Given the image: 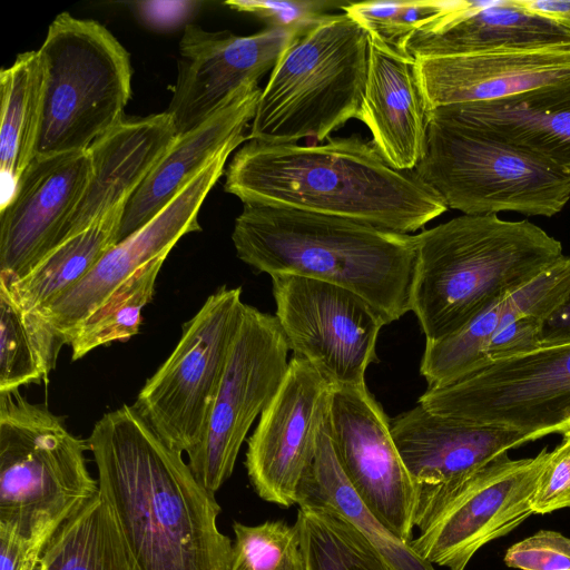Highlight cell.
<instances>
[{"label":"cell","mask_w":570,"mask_h":570,"mask_svg":"<svg viewBox=\"0 0 570 570\" xmlns=\"http://www.w3.org/2000/svg\"><path fill=\"white\" fill-rule=\"evenodd\" d=\"M88 443L140 570H229L233 542L218 529L215 494L134 405L104 414Z\"/></svg>","instance_id":"1"},{"label":"cell","mask_w":570,"mask_h":570,"mask_svg":"<svg viewBox=\"0 0 570 570\" xmlns=\"http://www.w3.org/2000/svg\"><path fill=\"white\" fill-rule=\"evenodd\" d=\"M224 189L243 204L336 216L401 234L448 209L414 170L393 168L357 136L309 146L250 140L229 163Z\"/></svg>","instance_id":"2"},{"label":"cell","mask_w":570,"mask_h":570,"mask_svg":"<svg viewBox=\"0 0 570 570\" xmlns=\"http://www.w3.org/2000/svg\"><path fill=\"white\" fill-rule=\"evenodd\" d=\"M232 239L238 258L258 272L346 288L371 304L386 324L411 311L414 235L318 213L244 204Z\"/></svg>","instance_id":"3"},{"label":"cell","mask_w":570,"mask_h":570,"mask_svg":"<svg viewBox=\"0 0 570 570\" xmlns=\"http://www.w3.org/2000/svg\"><path fill=\"white\" fill-rule=\"evenodd\" d=\"M414 237L411 311L426 342L458 332L563 257L541 227L497 214H463Z\"/></svg>","instance_id":"4"},{"label":"cell","mask_w":570,"mask_h":570,"mask_svg":"<svg viewBox=\"0 0 570 570\" xmlns=\"http://www.w3.org/2000/svg\"><path fill=\"white\" fill-rule=\"evenodd\" d=\"M370 36L347 13H332L295 37L262 89L248 140L317 141L358 119Z\"/></svg>","instance_id":"5"},{"label":"cell","mask_w":570,"mask_h":570,"mask_svg":"<svg viewBox=\"0 0 570 570\" xmlns=\"http://www.w3.org/2000/svg\"><path fill=\"white\" fill-rule=\"evenodd\" d=\"M87 450L62 416L19 390L0 392V523L47 541L99 491Z\"/></svg>","instance_id":"6"},{"label":"cell","mask_w":570,"mask_h":570,"mask_svg":"<svg viewBox=\"0 0 570 570\" xmlns=\"http://www.w3.org/2000/svg\"><path fill=\"white\" fill-rule=\"evenodd\" d=\"M414 173L465 215L552 217L570 199V175L436 110L428 111L425 155Z\"/></svg>","instance_id":"7"},{"label":"cell","mask_w":570,"mask_h":570,"mask_svg":"<svg viewBox=\"0 0 570 570\" xmlns=\"http://www.w3.org/2000/svg\"><path fill=\"white\" fill-rule=\"evenodd\" d=\"M39 50L47 80L36 157L86 151L125 119L130 56L101 23L68 12L51 22Z\"/></svg>","instance_id":"8"},{"label":"cell","mask_w":570,"mask_h":570,"mask_svg":"<svg viewBox=\"0 0 570 570\" xmlns=\"http://www.w3.org/2000/svg\"><path fill=\"white\" fill-rule=\"evenodd\" d=\"M549 451L513 460L504 453L469 476L421 488L412 549L431 564L465 570L487 543L533 514L532 499Z\"/></svg>","instance_id":"9"},{"label":"cell","mask_w":570,"mask_h":570,"mask_svg":"<svg viewBox=\"0 0 570 570\" xmlns=\"http://www.w3.org/2000/svg\"><path fill=\"white\" fill-rule=\"evenodd\" d=\"M240 287H219L184 324L181 337L138 393L135 407L170 448L188 455L203 443L245 304Z\"/></svg>","instance_id":"10"},{"label":"cell","mask_w":570,"mask_h":570,"mask_svg":"<svg viewBox=\"0 0 570 570\" xmlns=\"http://www.w3.org/2000/svg\"><path fill=\"white\" fill-rule=\"evenodd\" d=\"M417 402L434 414L517 431L530 441L563 433L570 424V343L497 361L428 387Z\"/></svg>","instance_id":"11"},{"label":"cell","mask_w":570,"mask_h":570,"mask_svg":"<svg viewBox=\"0 0 570 570\" xmlns=\"http://www.w3.org/2000/svg\"><path fill=\"white\" fill-rule=\"evenodd\" d=\"M288 352L276 316L245 304L204 441L188 455L191 472L210 493L232 475L249 428L282 385Z\"/></svg>","instance_id":"12"},{"label":"cell","mask_w":570,"mask_h":570,"mask_svg":"<svg viewBox=\"0 0 570 570\" xmlns=\"http://www.w3.org/2000/svg\"><path fill=\"white\" fill-rule=\"evenodd\" d=\"M276 318L289 350L305 358L332 389L365 385L376 362L383 316L360 295L326 282L272 275Z\"/></svg>","instance_id":"13"},{"label":"cell","mask_w":570,"mask_h":570,"mask_svg":"<svg viewBox=\"0 0 570 570\" xmlns=\"http://www.w3.org/2000/svg\"><path fill=\"white\" fill-rule=\"evenodd\" d=\"M328 429L356 494L391 532L410 542L421 488L403 463L390 419L366 385L332 389Z\"/></svg>","instance_id":"14"},{"label":"cell","mask_w":570,"mask_h":570,"mask_svg":"<svg viewBox=\"0 0 570 570\" xmlns=\"http://www.w3.org/2000/svg\"><path fill=\"white\" fill-rule=\"evenodd\" d=\"M331 392L322 375L294 354L247 441V474L263 500L285 508L296 504L298 487L316 453Z\"/></svg>","instance_id":"15"},{"label":"cell","mask_w":570,"mask_h":570,"mask_svg":"<svg viewBox=\"0 0 570 570\" xmlns=\"http://www.w3.org/2000/svg\"><path fill=\"white\" fill-rule=\"evenodd\" d=\"M297 36L277 28L236 36L194 24L185 27L179 42L177 79L166 110L177 136L207 121L245 85L258 82Z\"/></svg>","instance_id":"16"},{"label":"cell","mask_w":570,"mask_h":570,"mask_svg":"<svg viewBox=\"0 0 570 570\" xmlns=\"http://www.w3.org/2000/svg\"><path fill=\"white\" fill-rule=\"evenodd\" d=\"M235 149L220 153L153 219L114 245L75 286L35 308L68 344L77 326L145 264L168 256L186 234L199 232V209Z\"/></svg>","instance_id":"17"},{"label":"cell","mask_w":570,"mask_h":570,"mask_svg":"<svg viewBox=\"0 0 570 570\" xmlns=\"http://www.w3.org/2000/svg\"><path fill=\"white\" fill-rule=\"evenodd\" d=\"M92 175L91 157L70 151L36 157L0 208V281L26 276L59 245Z\"/></svg>","instance_id":"18"},{"label":"cell","mask_w":570,"mask_h":570,"mask_svg":"<svg viewBox=\"0 0 570 570\" xmlns=\"http://www.w3.org/2000/svg\"><path fill=\"white\" fill-rule=\"evenodd\" d=\"M570 46V29L508 1H453L412 32L402 51L415 58L541 50Z\"/></svg>","instance_id":"19"},{"label":"cell","mask_w":570,"mask_h":570,"mask_svg":"<svg viewBox=\"0 0 570 570\" xmlns=\"http://www.w3.org/2000/svg\"><path fill=\"white\" fill-rule=\"evenodd\" d=\"M415 73L426 111L497 100L570 81V46L415 58Z\"/></svg>","instance_id":"20"},{"label":"cell","mask_w":570,"mask_h":570,"mask_svg":"<svg viewBox=\"0 0 570 570\" xmlns=\"http://www.w3.org/2000/svg\"><path fill=\"white\" fill-rule=\"evenodd\" d=\"M390 424L403 463L420 488L462 480L510 449L531 442L523 433L441 416L419 403Z\"/></svg>","instance_id":"21"},{"label":"cell","mask_w":570,"mask_h":570,"mask_svg":"<svg viewBox=\"0 0 570 570\" xmlns=\"http://www.w3.org/2000/svg\"><path fill=\"white\" fill-rule=\"evenodd\" d=\"M262 89L245 85L214 116L175 141L125 205L118 242L153 219L220 153L247 140L244 130L254 119Z\"/></svg>","instance_id":"22"},{"label":"cell","mask_w":570,"mask_h":570,"mask_svg":"<svg viewBox=\"0 0 570 570\" xmlns=\"http://www.w3.org/2000/svg\"><path fill=\"white\" fill-rule=\"evenodd\" d=\"M176 137L173 118L164 111L124 119L96 140L88 149L92 161L90 181L61 232L59 245L124 207Z\"/></svg>","instance_id":"23"},{"label":"cell","mask_w":570,"mask_h":570,"mask_svg":"<svg viewBox=\"0 0 570 570\" xmlns=\"http://www.w3.org/2000/svg\"><path fill=\"white\" fill-rule=\"evenodd\" d=\"M358 120L395 169L412 171L425 155L428 111L415 59L370 37L367 73Z\"/></svg>","instance_id":"24"},{"label":"cell","mask_w":570,"mask_h":570,"mask_svg":"<svg viewBox=\"0 0 570 570\" xmlns=\"http://www.w3.org/2000/svg\"><path fill=\"white\" fill-rule=\"evenodd\" d=\"M570 295V257L499 298L458 332L426 342L420 372L429 387L451 384L473 372L482 347L527 317L547 320Z\"/></svg>","instance_id":"25"},{"label":"cell","mask_w":570,"mask_h":570,"mask_svg":"<svg viewBox=\"0 0 570 570\" xmlns=\"http://www.w3.org/2000/svg\"><path fill=\"white\" fill-rule=\"evenodd\" d=\"M432 110L475 126L570 175V81Z\"/></svg>","instance_id":"26"},{"label":"cell","mask_w":570,"mask_h":570,"mask_svg":"<svg viewBox=\"0 0 570 570\" xmlns=\"http://www.w3.org/2000/svg\"><path fill=\"white\" fill-rule=\"evenodd\" d=\"M47 65L40 50L18 55L1 70L0 173L1 206L37 156L40 136Z\"/></svg>","instance_id":"27"},{"label":"cell","mask_w":570,"mask_h":570,"mask_svg":"<svg viewBox=\"0 0 570 570\" xmlns=\"http://www.w3.org/2000/svg\"><path fill=\"white\" fill-rule=\"evenodd\" d=\"M296 504L338 512L394 570H435L433 564L416 554L410 542L391 532L356 494L336 456L328 429V412L321 428L314 460L298 487Z\"/></svg>","instance_id":"28"},{"label":"cell","mask_w":570,"mask_h":570,"mask_svg":"<svg viewBox=\"0 0 570 570\" xmlns=\"http://www.w3.org/2000/svg\"><path fill=\"white\" fill-rule=\"evenodd\" d=\"M40 564V570H140L99 491L51 534Z\"/></svg>","instance_id":"29"},{"label":"cell","mask_w":570,"mask_h":570,"mask_svg":"<svg viewBox=\"0 0 570 570\" xmlns=\"http://www.w3.org/2000/svg\"><path fill=\"white\" fill-rule=\"evenodd\" d=\"M124 208L110 212L61 243L22 278L11 284L0 281V286L23 309L41 307L62 295L79 283L118 243Z\"/></svg>","instance_id":"30"},{"label":"cell","mask_w":570,"mask_h":570,"mask_svg":"<svg viewBox=\"0 0 570 570\" xmlns=\"http://www.w3.org/2000/svg\"><path fill=\"white\" fill-rule=\"evenodd\" d=\"M65 344L37 309L21 308L0 286V392L46 380Z\"/></svg>","instance_id":"31"},{"label":"cell","mask_w":570,"mask_h":570,"mask_svg":"<svg viewBox=\"0 0 570 570\" xmlns=\"http://www.w3.org/2000/svg\"><path fill=\"white\" fill-rule=\"evenodd\" d=\"M295 525L306 570H394L351 522L332 509L299 507Z\"/></svg>","instance_id":"32"},{"label":"cell","mask_w":570,"mask_h":570,"mask_svg":"<svg viewBox=\"0 0 570 570\" xmlns=\"http://www.w3.org/2000/svg\"><path fill=\"white\" fill-rule=\"evenodd\" d=\"M166 257L159 256L141 266L77 326L68 342L72 361L138 333L141 312L153 299L156 278Z\"/></svg>","instance_id":"33"},{"label":"cell","mask_w":570,"mask_h":570,"mask_svg":"<svg viewBox=\"0 0 570 570\" xmlns=\"http://www.w3.org/2000/svg\"><path fill=\"white\" fill-rule=\"evenodd\" d=\"M229 570H306L295 523L266 521L257 525L234 522Z\"/></svg>","instance_id":"34"},{"label":"cell","mask_w":570,"mask_h":570,"mask_svg":"<svg viewBox=\"0 0 570 570\" xmlns=\"http://www.w3.org/2000/svg\"><path fill=\"white\" fill-rule=\"evenodd\" d=\"M453 1H364L348 2L342 10L374 38L402 51L407 37L445 12Z\"/></svg>","instance_id":"35"},{"label":"cell","mask_w":570,"mask_h":570,"mask_svg":"<svg viewBox=\"0 0 570 570\" xmlns=\"http://www.w3.org/2000/svg\"><path fill=\"white\" fill-rule=\"evenodd\" d=\"M350 1L333 0H230L225 4L264 20L268 28L302 35L316 26L333 10L343 9Z\"/></svg>","instance_id":"36"},{"label":"cell","mask_w":570,"mask_h":570,"mask_svg":"<svg viewBox=\"0 0 570 570\" xmlns=\"http://www.w3.org/2000/svg\"><path fill=\"white\" fill-rule=\"evenodd\" d=\"M504 562L521 570H570V538L541 530L510 547Z\"/></svg>","instance_id":"37"},{"label":"cell","mask_w":570,"mask_h":570,"mask_svg":"<svg viewBox=\"0 0 570 570\" xmlns=\"http://www.w3.org/2000/svg\"><path fill=\"white\" fill-rule=\"evenodd\" d=\"M566 508H570V429L562 433L561 443L549 453L532 499L535 514Z\"/></svg>","instance_id":"38"},{"label":"cell","mask_w":570,"mask_h":570,"mask_svg":"<svg viewBox=\"0 0 570 570\" xmlns=\"http://www.w3.org/2000/svg\"><path fill=\"white\" fill-rule=\"evenodd\" d=\"M47 541L27 539L10 525L0 523V570H40Z\"/></svg>","instance_id":"39"},{"label":"cell","mask_w":570,"mask_h":570,"mask_svg":"<svg viewBox=\"0 0 570 570\" xmlns=\"http://www.w3.org/2000/svg\"><path fill=\"white\" fill-rule=\"evenodd\" d=\"M200 1H145L134 4L139 19L150 29L171 31L188 21L198 12Z\"/></svg>","instance_id":"40"},{"label":"cell","mask_w":570,"mask_h":570,"mask_svg":"<svg viewBox=\"0 0 570 570\" xmlns=\"http://www.w3.org/2000/svg\"><path fill=\"white\" fill-rule=\"evenodd\" d=\"M570 343V295L543 323L541 346ZM540 346V347H541Z\"/></svg>","instance_id":"41"},{"label":"cell","mask_w":570,"mask_h":570,"mask_svg":"<svg viewBox=\"0 0 570 570\" xmlns=\"http://www.w3.org/2000/svg\"><path fill=\"white\" fill-rule=\"evenodd\" d=\"M531 11L544 14L570 29V1L563 0H515Z\"/></svg>","instance_id":"42"},{"label":"cell","mask_w":570,"mask_h":570,"mask_svg":"<svg viewBox=\"0 0 570 570\" xmlns=\"http://www.w3.org/2000/svg\"><path fill=\"white\" fill-rule=\"evenodd\" d=\"M569 429H570V424H569V428H568V430H569Z\"/></svg>","instance_id":"43"}]
</instances>
